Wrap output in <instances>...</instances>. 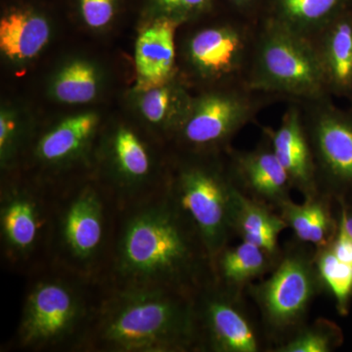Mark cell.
Here are the masks:
<instances>
[{"mask_svg": "<svg viewBox=\"0 0 352 352\" xmlns=\"http://www.w3.org/2000/svg\"><path fill=\"white\" fill-rule=\"evenodd\" d=\"M231 220L234 234L241 240L258 245L273 256L281 254L278 240L288 226L276 210L252 200L236 188Z\"/></svg>", "mask_w": 352, "mask_h": 352, "instance_id": "22", "label": "cell"}, {"mask_svg": "<svg viewBox=\"0 0 352 352\" xmlns=\"http://www.w3.org/2000/svg\"><path fill=\"white\" fill-rule=\"evenodd\" d=\"M351 8H352V0H351Z\"/></svg>", "mask_w": 352, "mask_h": 352, "instance_id": "34", "label": "cell"}, {"mask_svg": "<svg viewBox=\"0 0 352 352\" xmlns=\"http://www.w3.org/2000/svg\"><path fill=\"white\" fill-rule=\"evenodd\" d=\"M182 25L166 18H151L139 32L134 62L138 83L153 85L178 75L177 34Z\"/></svg>", "mask_w": 352, "mask_h": 352, "instance_id": "19", "label": "cell"}, {"mask_svg": "<svg viewBox=\"0 0 352 352\" xmlns=\"http://www.w3.org/2000/svg\"><path fill=\"white\" fill-rule=\"evenodd\" d=\"M54 189L25 173L1 176L0 243L2 261L28 275L47 261Z\"/></svg>", "mask_w": 352, "mask_h": 352, "instance_id": "10", "label": "cell"}, {"mask_svg": "<svg viewBox=\"0 0 352 352\" xmlns=\"http://www.w3.org/2000/svg\"><path fill=\"white\" fill-rule=\"evenodd\" d=\"M280 256H273L245 241L236 245L230 244L220 252L212 263L214 279L229 288L245 292L254 280L261 279L274 270Z\"/></svg>", "mask_w": 352, "mask_h": 352, "instance_id": "23", "label": "cell"}, {"mask_svg": "<svg viewBox=\"0 0 352 352\" xmlns=\"http://www.w3.org/2000/svg\"><path fill=\"white\" fill-rule=\"evenodd\" d=\"M277 129L261 126L270 138L273 151L288 173L294 189L303 198L320 195L311 148L303 126L302 110L298 102H288Z\"/></svg>", "mask_w": 352, "mask_h": 352, "instance_id": "17", "label": "cell"}, {"mask_svg": "<svg viewBox=\"0 0 352 352\" xmlns=\"http://www.w3.org/2000/svg\"><path fill=\"white\" fill-rule=\"evenodd\" d=\"M170 147L138 122L104 124L95 148L91 176L124 210L164 191Z\"/></svg>", "mask_w": 352, "mask_h": 352, "instance_id": "7", "label": "cell"}, {"mask_svg": "<svg viewBox=\"0 0 352 352\" xmlns=\"http://www.w3.org/2000/svg\"><path fill=\"white\" fill-rule=\"evenodd\" d=\"M335 207L339 226L344 229V232L352 240V206L338 203L335 204Z\"/></svg>", "mask_w": 352, "mask_h": 352, "instance_id": "32", "label": "cell"}, {"mask_svg": "<svg viewBox=\"0 0 352 352\" xmlns=\"http://www.w3.org/2000/svg\"><path fill=\"white\" fill-rule=\"evenodd\" d=\"M258 25L217 9L182 25L177 34L178 74L198 92L247 87Z\"/></svg>", "mask_w": 352, "mask_h": 352, "instance_id": "6", "label": "cell"}, {"mask_svg": "<svg viewBox=\"0 0 352 352\" xmlns=\"http://www.w3.org/2000/svg\"><path fill=\"white\" fill-rule=\"evenodd\" d=\"M104 124L100 113H72L38 129L22 173L52 189L91 175Z\"/></svg>", "mask_w": 352, "mask_h": 352, "instance_id": "12", "label": "cell"}, {"mask_svg": "<svg viewBox=\"0 0 352 352\" xmlns=\"http://www.w3.org/2000/svg\"><path fill=\"white\" fill-rule=\"evenodd\" d=\"M309 39L333 98L349 100L352 94V8L338 14Z\"/></svg>", "mask_w": 352, "mask_h": 352, "instance_id": "18", "label": "cell"}, {"mask_svg": "<svg viewBox=\"0 0 352 352\" xmlns=\"http://www.w3.org/2000/svg\"><path fill=\"white\" fill-rule=\"evenodd\" d=\"M39 127L30 113L16 104L0 109V170L1 176L22 170Z\"/></svg>", "mask_w": 352, "mask_h": 352, "instance_id": "25", "label": "cell"}, {"mask_svg": "<svg viewBox=\"0 0 352 352\" xmlns=\"http://www.w3.org/2000/svg\"><path fill=\"white\" fill-rule=\"evenodd\" d=\"M244 293L215 279L196 292L198 352L263 351L264 336L248 310Z\"/></svg>", "mask_w": 352, "mask_h": 352, "instance_id": "14", "label": "cell"}, {"mask_svg": "<svg viewBox=\"0 0 352 352\" xmlns=\"http://www.w3.org/2000/svg\"><path fill=\"white\" fill-rule=\"evenodd\" d=\"M214 279L200 235L164 191L119 210L103 286L195 295Z\"/></svg>", "mask_w": 352, "mask_h": 352, "instance_id": "1", "label": "cell"}, {"mask_svg": "<svg viewBox=\"0 0 352 352\" xmlns=\"http://www.w3.org/2000/svg\"><path fill=\"white\" fill-rule=\"evenodd\" d=\"M226 155L234 185L241 193L276 212L292 200L293 184L264 132L261 131L256 147L250 150L231 147Z\"/></svg>", "mask_w": 352, "mask_h": 352, "instance_id": "15", "label": "cell"}, {"mask_svg": "<svg viewBox=\"0 0 352 352\" xmlns=\"http://www.w3.org/2000/svg\"><path fill=\"white\" fill-rule=\"evenodd\" d=\"M152 18H166L182 25L196 22L217 10V0H148Z\"/></svg>", "mask_w": 352, "mask_h": 352, "instance_id": "28", "label": "cell"}, {"mask_svg": "<svg viewBox=\"0 0 352 352\" xmlns=\"http://www.w3.org/2000/svg\"><path fill=\"white\" fill-rule=\"evenodd\" d=\"M247 87L279 101L330 96L309 39L270 20L259 23Z\"/></svg>", "mask_w": 352, "mask_h": 352, "instance_id": "9", "label": "cell"}, {"mask_svg": "<svg viewBox=\"0 0 352 352\" xmlns=\"http://www.w3.org/2000/svg\"><path fill=\"white\" fill-rule=\"evenodd\" d=\"M118 212L91 175L54 189L46 263L101 284L110 261Z\"/></svg>", "mask_w": 352, "mask_h": 352, "instance_id": "4", "label": "cell"}, {"mask_svg": "<svg viewBox=\"0 0 352 352\" xmlns=\"http://www.w3.org/2000/svg\"><path fill=\"white\" fill-rule=\"evenodd\" d=\"M222 10L259 24L263 20L268 0H221Z\"/></svg>", "mask_w": 352, "mask_h": 352, "instance_id": "31", "label": "cell"}, {"mask_svg": "<svg viewBox=\"0 0 352 352\" xmlns=\"http://www.w3.org/2000/svg\"><path fill=\"white\" fill-rule=\"evenodd\" d=\"M27 276L19 322L6 351L82 352L102 284L48 263Z\"/></svg>", "mask_w": 352, "mask_h": 352, "instance_id": "3", "label": "cell"}, {"mask_svg": "<svg viewBox=\"0 0 352 352\" xmlns=\"http://www.w3.org/2000/svg\"><path fill=\"white\" fill-rule=\"evenodd\" d=\"M333 97L298 102L314 156L319 194L352 206V110Z\"/></svg>", "mask_w": 352, "mask_h": 352, "instance_id": "13", "label": "cell"}, {"mask_svg": "<svg viewBox=\"0 0 352 352\" xmlns=\"http://www.w3.org/2000/svg\"><path fill=\"white\" fill-rule=\"evenodd\" d=\"M105 85L100 65L90 58L65 60L53 72L48 82L50 98L68 106L87 105L98 99Z\"/></svg>", "mask_w": 352, "mask_h": 352, "instance_id": "21", "label": "cell"}, {"mask_svg": "<svg viewBox=\"0 0 352 352\" xmlns=\"http://www.w3.org/2000/svg\"><path fill=\"white\" fill-rule=\"evenodd\" d=\"M344 342V333L335 322L318 318L300 328L272 352H331Z\"/></svg>", "mask_w": 352, "mask_h": 352, "instance_id": "27", "label": "cell"}, {"mask_svg": "<svg viewBox=\"0 0 352 352\" xmlns=\"http://www.w3.org/2000/svg\"><path fill=\"white\" fill-rule=\"evenodd\" d=\"M308 245L296 238L289 241L270 276L245 288L258 307L270 351L307 323L312 302L326 289L315 263V248Z\"/></svg>", "mask_w": 352, "mask_h": 352, "instance_id": "8", "label": "cell"}, {"mask_svg": "<svg viewBox=\"0 0 352 352\" xmlns=\"http://www.w3.org/2000/svg\"><path fill=\"white\" fill-rule=\"evenodd\" d=\"M318 197L305 199L302 204L295 203L293 200L287 201L278 210L288 228H291L295 233L296 239L300 242L309 244L310 228L314 221Z\"/></svg>", "mask_w": 352, "mask_h": 352, "instance_id": "29", "label": "cell"}, {"mask_svg": "<svg viewBox=\"0 0 352 352\" xmlns=\"http://www.w3.org/2000/svg\"><path fill=\"white\" fill-rule=\"evenodd\" d=\"M52 34V25L43 14L30 8L12 9L0 19L2 57L16 67L30 64L47 47Z\"/></svg>", "mask_w": 352, "mask_h": 352, "instance_id": "20", "label": "cell"}, {"mask_svg": "<svg viewBox=\"0 0 352 352\" xmlns=\"http://www.w3.org/2000/svg\"><path fill=\"white\" fill-rule=\"evenodd\" d=\"M85 25L94 31L107 29L117 14L118 0H78Z\"/></svg>", "mask_w": 352, "mask_h": 352, "instance_id": "30", "label": "cell"}, {"mask_svg": "<svg viewBox=\"0 0 352 352\" xmlns=\"http://www.w3.org/2000/svg\"><path fill=\"white\" fill-rule=\"evenodd\" d=\"M349 6L351 0H268L263 20L308 38Z\"/></svg>", "mask_w": 352, "mask_h": 352, "instance_id": "24", "label": "cell"}, {"mask_svg": "<svg viewBox=\"0 0 352 352\" xmlns=\"http://www.w3.org/2000/svg\"><path fill=\"white\" fill-rule=\"evenodd\" d=\"M194 296L102 285L82 352H198Z\"/></svg>", "mask_w": 352, "mask_h": 352, "instance_id": "2", "label": "cell"}, {"mask_svg": "<svg viewBox=\"0 0 352 352\" xmlns=\"http://www.w3.org/2000/svg\"><path fill=\"white\" fill-rule=\"evenodd\" d=\"M192 98L191 88L179 74L157 85H135L131 94L138 124L168 146L184 122Z\"/></svg>", "mask_w": 352, "mask_h": 352, "instance_id": "16", "label": "cell"}, {"mask_svg": "<svg viewBox=\"0 0 352 352\" xmlns=\"http://www.w3.org/2000/svg\"><path fill=\"white\" fill-rule=\"evenodd\" d=\"M226 152L190 153L170 147L164 189L195 227L212 263L235 237L231 214L236 187Z\"/></svg>", "mask_w": 352, "mask_h": 352, "instance_id": "5", "label": "cell"}, {"mask_svg": "<svg viewBox=\"0 0 352 352\" xmlns=\"http://www.w3.org/2000/svg\"><path fill=\"white\" fill-rule=\"evenodd\" d=\"M349 108H351L352 110V94H351V96L349 97Z\"/></svg>", "mask_w": 352, "mask_h": 352, "instance_id": "33", "label": "cell"}, {"mask_svg": "<svg viewBox=\"0 0 352 352\" xmlns=\"http://www.w3.org/2000/svg\"><path fill=\"white\" fill-rule=\"evenodd\" d=\"M279 101L245 85L204 90L193 95L188 113L170 146L178 151L226 153L235 136L259 113Z\"/></svg>", "mask_w": 352, "mask_h": 352, "instance_id": "11", "label": "cell"}, {"mask_svg": "<svg viewBox=\"0 0 352 352\" xmlns=\"http://www.w3.org/2000/svg\"><path fill=\"white\" fill-rule=\"evenodd\" d=\"M315 263L326 289L335 298L338 312L346 316L352 300V265L340 261L329 245L315 250Z\"/></svg>", "mask_w": 352, "mask_h": 352, "instance_id": "26", "label": "cell"}]
</instances>
